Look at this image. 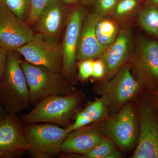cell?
Instances as JSON below:
<instances>
[{
    "instance_id": "obj_1",
    "label": "cell",
    "mask_w": 158,
    "mask_h": 158,
    "mask_svg": "<svg viewBox=\"0 0 158 158\" xmlns=\"http://www.w3.org/2000/svg\"><path fill=\"white\" fill-rule=\"evenodd\" d=\"M19 53L8 51L4 76L0 81V101L8 114L17 115L30 107V91Z\"/></svg>"
},
{
    "instance_id": "obj_2",
    "label": "cell",
    "mask_w": 158,
    "mask_h": 158,
    "mask_svg": "<svg viewBox=\"0 0 158 158\" xmlns=\"http://www.w3.org/2000/svg\"><path fill=\"white\" fill-rule=\"evenodd\" d=\"M77 93L68 95H52L44 99L35 107L21 116L23 125L37 123H50L67 127L81 102Z\"/></svg>"
},
{
    "instance_id": "obj_3",
    "label": "cell",
    "mask_w": 158,
    "mask_h": 158,
    "mask_svg": "<svg viewBox=\"0 0 158 158\" xmlns=\"http://www.w3.org/2000/svg\"><path fill=\"white\" fill-rule=\"evenodd\" d=\"M28 85L30 103L36 105L44 99L52 95H68L75 93L61 73L44 66L34 65L24 59L20 60Z\"/></svg>"
},
{
    "instance_id": "obj_4",
    "label": "cell",
    "mask_w": 158,
    "mask_h": 158,
    "mask_svg": "<svg viewBox=\"0 0 158 158\" xmlns=\"http://www.w3.org/2000/svg\"><path fill=\"white\" fill-rule=\"evenodd\" d=\"M27 153L34 158H52L61 153V145L68 133L65 128L50 123L24 126Z\"/></svg>"
},
{
    "instance_id": "obj_5",
    "label": "cell",
    "mask_w": 158,
    "mask_h": 158,
    "mask_svg": "<svg viewBox=\"0 0 158 158\" xmlns=\"http://www.w3.org/2000/svg\"><path fill=\"white\" fill-rule=\"evenodd\" d=\"M24 60L34 65L47 67L61 73L62 68V46L56 37L38 33L28 42L16 50Z\"/></svg>"
},
{
    "instance_id": "obj_6",
    "label": "cell",
    "mask_w": 158,
    "mask_h": 158,
    "mask_svg": "<svg viewBox=\"0 0 158 158\" xmlns=\"http://www.w3.org/2000/svg\"><path fill=\"white\" fill-rule=\"evenodd\" d=\"M131 67L130 64L123 65L113 78L105 82L99 89L107 107L120 108L140 90L141 85L133 76Z\"/></svg>"
},
{
    "instance_id": "obj_7",
    "label": "cell",
    "mask_w": 158,
    "mask_h": 158,
    "mask_svg": "<svg viewBox=\"0 0 158 158\" xmlns=\"http://www.w3.org/2000/svg\"><path fill=\"white\" fill-rule=\"evenodd\" d=\"M131 68L141 86L158 90L157 41L140 37Z\"/></svg>"
},
{
    "instance_id": "obj_8",
    "label": "cell",
    "mask_w": 158,
    "mask_h": 158,
    "mask_svg": "<svg viewBox=\"0 0 158 158\" xmlns=\"http://www.w3.org/2000/svg\"><path fill=\"white\" fill-rule=\"evenodd\" d=\"M28 149L20 118L17 115L7 114L0 121V158H20Z\"/></svg>"
},
{
    "instance_id": "obj_9",
    "label": "cell",
    "mask_w": 158,
    "mask_h": 158,
    "mask_svg": "<svg viewBox=\"0 0 158 158\" xmlns=\"http://www.w3.org/2000/svg\"><path fill=\"white\" fill-rule=\"evenodd\" d=\"M34 33L23 21L19 19L0 3V45L8 51L16 50L32 39Z\"/></svg>"
},
{
    "instance_id": "obj_10",
    "label": "cell",
    "mask_w": 158,
    "mask_h": 158,
    "mask_svg": "<svg viewBox=\"0 0 158 158\" xmlns=\"http://www.w3.org/2000/svg\"><path fill=\"white\" fill-rule=\"evenodd\" d=\"M107 133L119 147L127 149L135 142L138 135L137 118L132 106H123L119 113L108 119Z\"/></svg>"
},
{
    "instance_id": "obj_11",
    "label": "cell",
    "mask_w": 158,
    "mask_h": 158,
    "mask_svg": "<svg viewBox=\"0 0 158 158\" xmlns=\"http://www.w3.org/2000/svg\"><path fill=\"white\" fill-rule=\"evenodd\" d=\"M139 116L140 133L133 157L158 158V122L152 106H142Z\"/></svg>"
},
{
    "instance_id": "obj_12",
    "label": "cell",
    "mask_w": 158,
    "mask_h": 158,
    "mask_svg": "<svg viewBox=\"0 0 158 158\" xmlns=\"http://www.w3.org/2000/svg\"><path fill=\"white\" fill-rule=\"evenodd\" d=\"M84 11L81 7L74 9L69 18L62 46V76L70 77L75 70L77 52Z\"/></svg>"
},
{
    "instance_id": "obj_13",
    "label": "cell",
    "mask_w": 158,
    "mask_h": 158,
    "mask_svg": "<svg viewBox=\"0 0 158 158\" xmlns=\"http://www.w3.org/2000/svg\"><path fill=\"white\" fill-rule=\"evenodd\" d=\"M102 17L95 11L83 20L77 48V60L79 62L95 59L101 56L106 48L99 42L95 32L97 24Z\"/></svg>"
},
{
    "instance_id": "obj_14",
    "label": "cell",
    "mask_w": 158,
    "mask_h": 158,
    "mask_svg": "<svg viewBox=\"0 0 158 158\" xmlns=\"http://www.w3.org/2000/svg\"><path fill=\"white\" fill-rule=\"evenodd\" d=\"M131 43L128 32L121 31L114 42L101 55L100 59L104 63L106 68L105 75L109 78L116 74L126 62L129 56Z\"/></svg>"
},
{
    "instance_id": "obj_15",
    "label": "cell",
    "mask_w": 158,
    "mask_h": 158,
    "mask_svg": "<svg viewBox=\"0 0 158 158\" xmlns=\"http://www.w3.org/2000/svg\"><path fill=\"white\" fill-rule=\"evenodd\" d=\"M97 130L87 126L68 133L61 145V153H87L103 139Z\"/></svg>"
},
{
    "instance_id": "obj_16",
    "label": "cell",
    "mask_w": 158,
    "mask_h": 158,
    "mask_svg": "<svg viewBox=\"0 0 158 158\" xmlns=\"http://www.w3.org/2000/svg\"><path fill=\"white\" fill-rule=\"evenodd\" d=\"M63 10L59 0H50L36 22L38 33L56 37L61 30Z\"/></svg>"
},
{
    "instance_id": "obj_17",
    "label": "cell",
    "mask_w": 158,
    "mask_h": 158,
    "mask_svg": "<svg viewBox=\"0 0 158 158\" xmlns=\"http://www.w3.org/2000/svg\"><path fill=\"white\" fill-rule=\"evenodd\" d=\"M107 106L102 97L88 105L76 116L84 126L98 121L106 115Z\"/></svg>"
},
{
    "instance_id": "obj_18",
    "label": "cell",
    "mask_w": 158,
    "mask_h": 158,
    "mask_svg": "<svg viewBox=\"0 0 158 158\" xmlns=\"http://www.w3.org/2000/svg\"><path fill=\"white\" fill-rule=\"evenodd\" d=\"M118 30V27L113 21L101 19L97 24L95 32L99 42L107 48L116 39Z\"/></svg>"
},
{
    "instance_id": "obj_19",
    "label": "cell",
    "mask_w": 158,
    "mask_h": 158,
    "mask_svg": "<svg viewBox=\"0 0 158 158\" xmlns=\"http://www.w3.org/2000/svg\"><path fill=\"white\" fill-rule=\"evenodd\" d=\"M139 21L148 33L158 37V6L148 4L140 12Z\"/></svg>"
},
{
    "instance_id": "obj_20",
    "label": "cell",
    "mask_w": 158,
    "mask_h": 158,
    "mask_svg": "<svg viewBox=\"0 0 158 158\" xmlns=\"http://www.w3.org/2000/svg\"><path fill=\"white\" fill-rule=\"evenodd\" d=\"M116 149L114 142L109 139L103 138L98 144L90 151L83 155L64 154L59 156L82 158H107L108 155Z\"/></svg>"
},
{
    "instance_id": "obj_21",
    "label": "cell",
    "mask_w": 158,
    "mask_h": 158,
    "mask_svg": "<svg viewBox=\"0 0 158 158\" xmlns=\"http://www.w3.org/2000/svg\"><path fill=\"white\" fill-rule=\"evenodd\" d=\"M1 2L19 19L23 21L30 0H1Z\"/></svg>"
},
{
    "instance_id": "obj_22",
    "label": "cell",
    "mask_w": 158,
    "mask_h": 158,
    "mask_svg": "<svg viewBox=\"0 0 158 158\" xmlns=\"http://www.w3.org/2000/svg\"><path fill=\"white\" fill-rule=\"evenodd\" d=\"M50 1V0H30V11L28 19L30 23H36Z\"/></svg>"
},
{
    "instance_id": "obj_23",
    "label": "cell",
    "mask_w": 158,
    "mask_h": 158,
    "mask_svg": "<svg viewBox=\"0 0 158 158\" xmlns=\"http://www.w3.org/2000/svg\"><path fill=\"white\" fill-rule=\"evenodd\" d=\"M138 5V0H119L115 10L116 17H122L130 14Z\"/></svg>"
},
{
    "instance_id": "obj_24",
    "label": "cell",
    "mask_w": 158,
    "mask_h": 158,
    "mask_svg": "<svg viewBox=\"0 0 158 158\" xmlns=\"http://www.w3.org/2000/svg\"><path fill=\"white\" fill-rule=\"evenodd\" d=\"M119 0H97L96 12L102 16L115 10Z\"/></svg>"
},
{
    "instance_id": "obj_25",
    "label": "cell",
    "mask_w": 158,
    "mask_h": 158,
    "mask_svg": "<svg viewBox=\"0 0 158 158\" xmlns=\"http://www.w3.org/2000/svg\"><path fill=\"white\" fill-rule=\"evenodd\" d=\"M93 59H88L80 62L79 65V76L83 81L92 76Z\"/></svg>"
},
{
    "instance_id": "obj_26",
    "label": "cell",
    "mask_w": 158,
    "mask_h": 158,
    "mask_svg": "<svg viewBox=\"0 0 158 158\" xmlns=\"http://www.w3.org/2000/svg\"><path fill=\"white\" fill-rule=\"evenodd\" d=\"M106 74L104 63L101 59L93 61L92 76L95 78H100Z\"/></svg>"
},
{
    "instance_id": "obj_27",
    "label": "cell",
    "mask_w": 158,
    "mask_h": 158,
    "mask_svg": "<svg viewBox=\"0 0 158 158\" xmlns=\"http://www.w3.org/2000/svg\"><path fill=\"white\" fill-rule=\"evenodd\" d=\"M8 51L0 45V81L6 71L8 60Z\"/></svg>"
},
{
    "instance_id": "obj_28",
    "label": "cell",
    "mask_w": 158,
    "mask_h": 158,
    "mask_svg": "<svg viewBox=\"0 0 158 158\" xmlns=\"http://www.w3.org/2000/svg\"><path fill=\"white\" fill-rule=\"evenodd\" d=\"M122 157V155L116 149L113 151L108 155L107 158H119Z\"/></svg>"
},
{
    "instance_id": "obj_29",
    "label": "cell",
    "mask_w": 158,
    "mask_h": 158,
    "mask_svg": "<svg viewBox=\"0 0 158 158\" xmlns=\"http://www.w3.org/2000/svg\"><path fill=\"white\" fill-rule=\"evenodd\" d=\"M8 113L6 112V110L4 109L2 102L0 101V121L2 120Z\"/></svg>"
},
{
    "instance_id": "obj_30",
    "label": "cell",
    "mask_w": 158,
    "mask_h": 158,
    "mask_svg": "<svg viewBox=\"0 0 158 158\" xmlns=\"http://www.w3.org/2000/svg\"><path fill=\"white\" fill-rule=\"evenodd\" d=\"M147 4L154 5L158 7V0H146Z\"/></svg>"
},
{
    "instance_id": "obj_31",
    "label": "cell",
    "mask_w": 158,
    "mask_h": 158,
    "mask_svg": "<svg viewBox=\"0 0 158 158\" xmlns=\"http://www.w3.org/2000/svg\"><path fill=\"white\" fill-rule=\"evenodd\" d=\"M64 1L66 2H74L76 0H64Z\"/></svg>"
},
{
    "instance_id": "obj_32",
    "label": "cell",
    "mask_w": 158,
    "mask_h": 158,
    "mask_svg": "<svg viewBox=\"0 0 158 158\" xmlns=\"http://www.w3.org/2000/svg\"><path fill=\"white\" fill-rule=\"evenodd\" d=\"M157 107L158 111V104L157 105Z\"/></svg>"
},
{
    "instance_id": "obj_33",
    "label": "cell",
    "mask_w": 158,
    "mask_h": 158,
    "mask_svg": "<svg viewBox=\"0 0 158 158\" xmlns=\"http://www.w3.org/2000/svg\"><path fill=\"white\" fill-rule=\"evenodd\" d=\"M1 3V0H0V3Z\"/></svg>"
}]
</instances>
